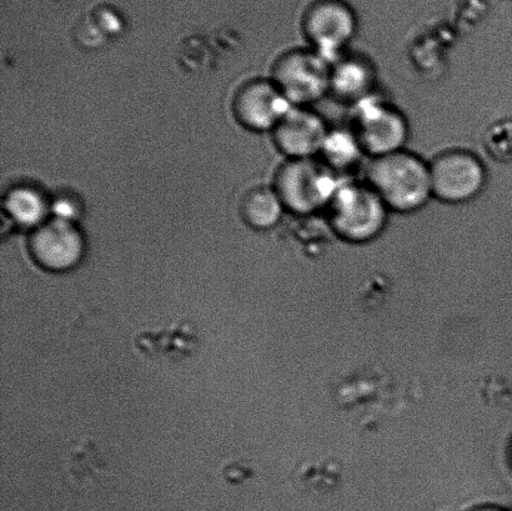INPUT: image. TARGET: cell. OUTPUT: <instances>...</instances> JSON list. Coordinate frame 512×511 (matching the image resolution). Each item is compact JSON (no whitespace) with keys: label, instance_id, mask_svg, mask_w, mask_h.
Segmentation results:
<instances>
[{"label":"cell","instance_id":"1","mask_svg":"<svg viewBox=\"0 0 512 511\" xmlns=\"http://www.w3.org/2000/svg\"><path fill=\"white\" fill-rule=\"evenodd\" d=\"M365 182L391 213H418L434 199L430 163L408 149L370 159Z\"/></svg>","mask_w":512,"mask_h":511},{"label":"cell","instance_id":"10","mask_svg":"<svg viewBox=\"0 0 512 511\" xmlns=\"http://www.w3.org/2000/svg\"><path fill=\"white\" fill-rule=\"evenodd\" d=\"M293 105L284 97L273 80H256L240 90L235 98L234 112L245 127L274 130Z\"/></svg>","mask_w":512,"mask_h":511},{"label":"cell","instance_id":"7","mask_svg":"<svg viewBox=\"0 0 512 511\" xmlns=\"http://www.w3.org/2000/svg\"><path fill=\"white\" fill-rule=\"evenodd\" d=\"M358 29L356 17L348 5L338 0L315 4L306 13L303 30L309 48L331 64L343 57Z\"/></svg>","mask_w":512,"mask_h":511},{"label":"cell","instance_id":"4","mask_svg":"<svg viewBox=\"0 0 512 511\" xmlns=\"http://www.w3.org/2000/svg\"><path fill=\"white\" fill-rule=\"evenodd\" d=\"M350 128L370 159L401 152L410 138V124L405 114L378 94L356 104Z\"/></svg>","mask_w":512,"mask_h":511},{"label":"cell","instance_id":"3","mask_svg":"<svg viewBox=\"0 0 512 511\" xmlns=\"http://www.w3.org/2000/svg\"><path fill=\"white\" fill-rule=\"evenodd\" d=\"M343 180L319 158L288 160L276 174L274 189L288 212L306 218L325 213Z\"/></svg>","mask_w":512,"mask_h":511},{"label":"cell","instance_id":"11","mask_svg":"<svg viewBox=\"0 0 512 511\" xmlns=\"http://www.w3.org/2000/svg\"><path fill=\"white\" fill-rule=\"evenodd\" d=\"M378 87V70L369 58L346 53L331 64L329 97L351 108L373 97Z\"/></svg>","mask_w":512,"mask_h":511},{"label":"cell","instance_id":"8","mask_svg":"<svg viewBox=\"0 0 512 511\" xmlns=\"http://www.w3.org/2000/svg\"><path fill=\"white\" fill-rule=\"evenodd\" d=\"M84 239L72 222L53 219L43 223L30 238V253L44 269L65 272L84 255Z\"/></svg>","mask_w":512,"mask_h":511},{"label":"cell","instance_id":"5","mask_svg":"<svg viewBox=\"0 0 512 511\" xmlns=\"http://www.w3.org/2000/svg\"><path fill=\"white\" fill-rule=\"evenodd\" d=\"M331 63L311 48L281 55L273 68V82L293 107L313 108L329 97Z\"/></svg>","mask_w":512,"mask_h":511},{"label":"cell","instance_id":"14","mask_svg":"<svg viewBox=\"0 0 512 511\" xmlns=\"http://www.w3.org/2000/svg\"><path fill=\"white\" fill-rule=\"evenodd\" d=\"M9 217L20 227H40L47 217L49 205L38 190L20 187L9 192L4 202Z\"/></svg>","mask_w":512,"mask_h":511},{"label":"cell","instance_id":"12","mask_svg":"<svg viewBox=\"0 0 512 511\" xmlns=\"http://www.w3.org/2000/svg\"><path fill=\"white\" fill-rule=\"evenodd\" d=\"M364 158L368 157L350 125L345 128H330L319 155L326 167L344 178L346 174L358 169Z\"/></svg>","mask_w":512,"mask_h":511},{"label":"cell","instance_id":"13","mask_svg":"<svg viewBox=\"0 0 512 511\" xmlns=\"http://www.w3.org/2000/svg\"><path fill=\"white\" fill-rule=\"evenodd\" d=\"M283 202L270 188H256L245 195L242 203V214L250 227L260 230L274 228L285 212Z\"/></svg>","mask_w":512,"mask_h":511},{"label":"cell","instance_id":"6","mask_svg":"<svg viewBox=\"0 0 512 511\" xmlns=\"http://www.w3.org/2000/svg\"><path fill=\"white\" fill-rule=\"evenodd\" d=\"M434 199L448 205L474 202L488 185V168L468 149H448L431 160Z\"/></svg>","mask_w":512,"mask_h":511},{"label":"cell","instance_id":"15","mask_svg":"<svg viewBox=\"0 0 512 511\" xmlns=\"http://www.w3.org/2000/svg\"><path fill=\"white\" fill-rule=\"evenodd\" d=\"M52 212L55 219L65 220V222H72L75 215L78 213L77 205L72 200L67 198L58 199L52 205Z\"/></svg>","mask_w":512,"mask_h":511},{"label":"cell","instance_id":"2","mask_svg":"<svg viewBox=\"0 0 512 511\" xmlns=\"http://www.w3.org/2000/svg\"><path fill=\"white\" fill-rule=\"evenodd\" d=\"M331 232L345 243L364 245L381 237L390 210L365 182L344 179L325 210Z\"/></svg>","mask_w":512,"mask_h":511},{"label":"cell","instance_id":"9","mask_svg":"<svg viewBox=\"0 0 512 511\" xmlns=\"http://www.w3.org/2000/svg\"><path fill=\"white\" fill-rule=\"evenodd\" d=\"M330 127L313 108L293 107L273 130L276 148L288 160L319 158Z\"/></svg>","mask_w":512,"mask_h":511}]
</instances>
